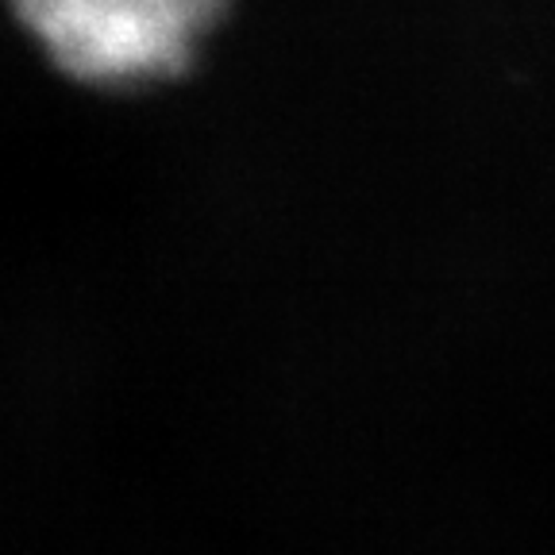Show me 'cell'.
Wrapping results in <instances>:
<instances>
[{
  "label": "cell",
  "mask_w": 555,
  "mask_h": 555,
  "mask_svg": "<svg viewBox=\"0 0 555 555\" xmlns=\"http://www.w3.org/2000/svg\"><path fill=\"white\" fill-rule=\"evenodd\" d=\"M228 0H12L47 59L86 86L178 78Z\"/></svg>",
  "instance_id": "1"
}]
</instances>
